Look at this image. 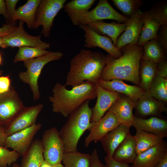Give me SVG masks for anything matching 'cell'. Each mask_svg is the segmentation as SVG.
<instances>
[{"label": "cell", "mask_w": 167, "mask_h": 167, "mask_svg": "<svg viewBox=\"0 0 167 167\" xmlns=\"http://www.w3.org/2000/svg\"><path fill=\"white\" fill-rule=\"evenodd\" d=\"M66 86L56 84L52 90V95L49 97L53 111L65 118H67L86 100L96 97V83L85 81L71 90Z\"/></svg>", "instance_id": "cell-3"}, {"label": "cell", "mask_w": 167, "mask_h": 167, "mask_svg": "<svg viewBox=\"0 0 167 167\" xmlns=\"http://www.w3.org/2000/svg\"><path fill=\"white\" fill-rule=\"evenodd\" d=\"M84 32V46L88 48L98 47L106 51L113 57L118 58L122 55L120 50L118 49L109 37L96 32L87 25L79 26Z\"/></svg>", "instance_id": "cell-14"}, {"label": "cell", "mask_w": 167, "mask_h": 167, "mask_svg": "<svg viewBox=\"0 0 167 167\" xmlns=\"http://www.w3.org/2000/svg\"><path fill=\"white\" fill-rule=\"evenodd\" d=\"M147 11L149 16L161 25H167L166 1H160L156 3Z\"/></svg>", "instance_id": "cell-36"}, {"label": "cell", "mask_w": 167, "mask_h": 167, "mask_svg": "<svg viewBox=\"0 0 167 167\" xmlns=\"http://www.w3.org/2000/svg\"><path fill=\"white\" fill-rule=\"evenodd\" d=\"M62 161L63 167H90L91 156L77 151L65 152Z\"/></svg>", "instance_id": "cell-31"}, {"label": "cell", "mask_w": 167, "mask_h": 167, "mask_svg": "<svg viewBox=\"0 0 167 167\" xmlns=\"http://www.w3.org/2000/svg\"><path fill=\"white\" fill-rule=\"evenodd\" d=\"M22 156L20 167H41L44 161L41 140L33 141Z\"/></svg>", "instance_id": "cell-26"}, {"label": "cell", "mask_w": 167, "mask_h": 167, "mask_svg": "<svg viewBox=\"0 0 167 167\" xmlns=\"http://www.w3.org/2000/svg\"><path fill=\"white\" fill-rule=\"evenodd\" d=\"M41 0H28L16 9L13 18L14 21L17 23L18 20L22 21L26 23L29 28H33L36 13Z\"/></svg>", "instance_id": "cell-25"}, {"label": "cell", "mask_w": 167, "mask_h": 167, "mask_svg": "<svg viewBox=\"0 0 167 167\" xmlns=\"http://www.w3.org/2000/svg\"><path fill=\"white\" fill-rule=\"evenodd\" d=\"M114 5L125 16L129 18L139 10L143 4L142 0H112Z\"/></svg>", "instance_id": "cell-34"}, {"label": "cell", "mask_w": 167, "mask_h": 167, "mask_svg": "<svg viewBox=\"0 0 167 167\" xmlns=\"http://www.w3.org/2000/svg\"><path fill=\"white\" fill-rule=\"evenodd\" d=\"M72 24L79 26L104 19L116 20L118 23H126L129 18L116 11L107 0H100L92 10L86 12L68 15Z\"/></svg>", "instance_id": "cell-6"}, {"label": "cell", "mask_w": 167, "mask_h": 167, "mask_svg": "<svg viewBox=\"0 0 167 167\" xmlns=\"http://www.w3.org/2000/svg\"><path fill=\"white\" fill-rule=\"evenodd\" d=\"M151 96L165 104L167 103V79L156 75L149 90Z\"/></svg>", "instance_id": "cell-32"}, {"label": "cell", "mask_w": 167, "mask_h": 167, "mask_svg": "<svg viewBox=\"0 0 167 167\" xmlns=\"http://www.w3.org/2000/svg\"><path fill=\"white\" fill-rule=\"evenodd\" d=\"M52 167H63V165L61 164L60 163L57 165H54L51 166Z\"/></svg>", "instance_id": "cell-49"}, {"label": "cell", "mask_w": 167, "mask_h": 167, "mask_svg": "<svg viewBox=\"0 0 167 167\" xmlns=\"http://www.w3.org/2000/svg\"><path fill=\"white\" fill-rule=\"evenodd\" d=\"M12 167H20V166L18 164L15 163L13 164Z\"/></svg>", "instance_id": "cell-51"}, {"label": "cell", "mask_w": 167, "mask_h": 167, "mask_svg": "<svg viewBox=\"0 0 167 167\" xmlns=\"http://www.w3.org/2000/svg\"><path fill=\"white\" fill-rule=\"evenodd\" d=\"M97 82L104 89L126 95L135 102L146 92L139 86L127 84L120 79L104 81L100 79Z\"/></svg>", "instance_id": "cell-20"}, {"label": "cell", "mask_w": 167, "mask_h": 167, "mask_svg": "<svg viewBox=\"0 0 167 167\" xmlns=\"http://www.w3.org/2000/svg\"><path fill=\"white\" fill-rule=\"evenodd\" d=\"M20 156L15 150L11 151L0 144V167H7L15 163Z\"/></svg>", "instance_id": "cell-37"}, {"label": "cell", "mask_w": 167, "mask_h": 167, "mask_svg": "<svg viewBox=\"0 0 167 167\" xmlns=\"http://www.w3.org/2000/svg\"><path fill=\"white\" fill-rule=\"evenodd\" d=\"M6 137L5 127L0 125V144L2 146H4Z\"/></svg>", "instance_id": "cell-45"}, {"label": "cell", "mask_w": 167, "mask_h": 167, "mask_svg": "<svg viewBox=\"0 0 167 167\" xmlns=\"http://www.w3.org/2000/svg\"><path fill=\"white\" fill-rule=\"evenodd\" d=\"M90 101H85L70 114L59 131L64 144L65 153L77 151V145L80 137L91 126L92 109L89 105Z\"/></svg>", "instance_id": "cell-4"}, {"label": "cell", "mask_w": 167, "mask_h": 167, "mask_svg": "<svg viewBox=\"0 0 167 167\" xmlns=\"http://www.w3.org/2000/svg\"><path fill=\"white\" fill-rule=\"evenodd\" d=\"M17 26L5 24L0 28V37H2L12 33L16 29Z\"/></svg>", "instance_id": "cell-44"}, {"label": "cell", "mask_w": 167, "mask_h": 167, "mask_svg": "<svg viewBox=\"0 0 167 167\" xmlns=\"http://www.w3.org/2000/svg\"><path fill=\"white\" fill-rule=\"evenodd\" d=\"M87 25L98 33L109 38L115 46L120 35L125 30L127 27L126 23H108L103 20L94 22Z\"/></svg>", "instance_id": "cell-23"}, {"label": "cell", "mask_w": 167, "mask_h": 167, "mask_svg": "<svg viewBox=\"0 0 167 167\" xmlns=\"http://www.w3.org/2000/svg\"><path fill=\"white\" fill-rule=\"evenodd\" d=\"M24 22L19 20L18 26L12 33L2 37V48H19L24 46L36 47L45 49L50 47L49 43L41 40V36H33L28 33L24 29Z\"/></svg>", "instance_id": "cell-9"}, {"label": "cell", "mask_w": 167, "mask_h": 167, "mask_svg": "<svg viewBox=\"0 0 167 167\" xmlns=\"http://www.w3.org/2000/svg\"><path fill=\"white\" fill-rule=\"evenodd\" d=\"M155 167H167V153Z\"/></svg>", "instance_id": "cell-47"}, {"label": "cell", "mask_w": 167, "mask_h": 167, "mask_svg": "<svg viewBox=\"0 0 167 167\" xmlns=\"http://www.w3.org/2000/svg\"><path fill=\"white\" fill-rule=\"evenodd\" d=\"M7 13V8L5 1L0 0V15H2L5 18Z\"/></svg>", "instance_id": "cell-46"}, {"label": "cell", "mask_w": 167, "mask_h": 167, "mask_svg": "<svg viewBox=\"0 0 167 167\" xmlns=\"http://www.w3.org/2000/svg\"><path fill=\"white\" fill-rule=\"evenodd\" d=\"M24 107L13 87L11 86L6 92L0 93V125H7Z\"/></svg>", "instance_id": "cell-10"}, {"label": "cell", "mask_w": 167, "mask_h": 167, "mask_svg": "<svg viewBox=\"0 0 167 167\" xmlns=\"http://www.w3.org/2000/svg\"><path fill=\"white\" fill-rule=\"evenodd\" d=\"M43 107L41 104L30 107L25 106L5 127L7 137L36 124L37 117Z\"/></svg>", "instance_id": "cell-11"}, {"label": "cell", "mask_w": 167, "mask_h": 167, "mask_svg": "<svg viewBox=\"0 0 167 167\" xmlns=\"http://www.w3.org/2000/svg\"><path fill=\"white\" fill-rule=\"evenodd\" d=\"M97 101L92 109L91 122H96L101 118L118 98L120 93L106 90L96 83Z\"/></svg>", "instance_id": "cell-17"}, {"label": "cell", "mask_w": 167, "mask_h": 167, "mask_svg": "<svg viewBox=\"0 0 167 167\" xmlns=\"http://www.w3.org/2000/svg\"><path fill=\"white\" fill-rule=\"evenodd\" d=\"M143 53L141 60L158 64L166 59L167 54L159 44L157 39L150 40L143 46Z\"/></svg>", "instance_id": "cell-30"}, {"label": "cell", "mask_w": 167, "mask_h": 167, "mask_svg": "<svg viewBox=\"0 0 167 167\" xmlns=\"http://www.w3.org/2000/svg\"><path fill=\"white\" fill-rule=\"evenodd\" d=\"M127 28L115 45L119 50L129 45H137L143 24V12L140 10L129 18Z\"/></svg>", "instance_id": "cell-15"}, {"label": "cell", "mask_w": 167, "mask_h": 167, "mask_svg": "<svg viewBox=\"0 0 167 167\" xmlns=\"http://www.w3.org/2000/svg\"><path fill=\"white\" fill-rule=\"evenodd\" d=\"M133 137L135 142L137 155L155 146L163 139L153 134L138 129H136V134Z\"/></svg>", "instance_id": "cell-28"}, {"label": "cell", "mask_w": 167, "mask_h": 167, "mask_svg": "<svg viewBox=\"0 0 167 167\" xmlns=\"http://www.w3.org/2000/svg\"><path fill=\"white\" fill-rule=\"evenodd\" d=\"M143 24L137 45L140 47L146 42L157 39L158 32L161 25L152 19L147 11L143 12Z\"/></svg>", "instance_id": "cell-29"}, {"label": "cell", "mask_w": 167, "mask_h": 167, "mask_svg": "<svg viewBox=\"0 0 167 167\" xmlns=\"http://www.w3.org/2000/svg\"><path fill=\"white\" fill-rule=\"evenodd\" d=\"M2 70H0V76L2 75Z\"/></svg>", "instance_id": "cell-53"}, {"label": "cell", "mask_w": 167, "mask_h": 167, "mask_svg": "<svg viewBox=\"0 0 167 167\" xmlns=\"http://www.w3.org/2000/svg\"><path fill=\"white\" fill-rule=\"evenodd\" d=\"M95 0H72L66 2L63 6L67 15L83 13L89 11Z\"/></svg>", "instance_id": "cell-35"}, {"label": "cell", "mask_w": 167, "mask_h": 167, "mask_svg": "<svg viewBox=\"0 0 167 167\" xmlns=\"http://www.w3.org/2000/svg\"><path fill=\"white\" fill-rule=\"evenodd\" d=\"M157 64L151 61L141 60L139 69L140 83L139 85L148 92L150 85L157 75Z\"/></svg>", "instance_id": "cell-27"}, {"label": "cell", "mask_w": 167, "mask_h": 167, "mask_svg": "<svg viewBox=\"0 0 167 167\" xmlns=\"http://www.w3.org/2000/svg\"><path fill=\"white\" fill-rule=\"evenodd\" d=\"M134 108L137 113L143 117L161 118L163 112H166V104L159 101L146 92L135 102Z\"/></svg>", "instance_id": "cell-18"}, {"label": "cell", "mask_w": 167, "mask_h": 167, "mask_svg": "<svg viewBox=\"0 0 167 167\" xmlns=\"http://www.w3.org/2000/svg\"><path fill=\"white\" fill-rule=\"evenodd\" d=\"M63 55L60 51H50L39 57L24 62L27 70L20 72L19 77L22 82L29 85L34 101L38 99L40 97L38 81L44 67L50 62L60 59Z\"/></svg>", "instance_id": "cell-5"}, {"label": "cell", "mask_w": 167, "mask_h": 167, "mask_svg": "<svg viewBox=\"0 0 167 167\" xmlns=\"http://www.w3.org/2000/svg\"><path fill=\"white\" fill-rule=\"evenodd\" d=\"M136 156L135 141L130 133L115 150L112 157L118 162L129 164L133 163Z\"/></svg>", "instance_id": "cell-24"}, {"label": "cell", "mask_w": 167, "mask_h": 167, "mask_svg": "<svg viewBox=\"0 0 167 167\" xmlns=\"http://www.w3.org/2000/svg\"><path fill=\"white\" fill-rule=\"evenodd\" d=\"M41 127V123L36 124L7 136L4 146L6 148H11L20 156H23L29 148L35 135Z\"/></svg>", "instance_id": "cell-13"}, {"label": "cell", "mask_w": 167, "mask_h": 167, "mask_svg": "<svg viewBox=\"0 0 167 167\" xmlns=\"http://www.w3.org/2000/svg\"><path fill=\"white\" fill-rule=\"evenodd\" d=\"M19 48L13 60L15 63L37 58L50 51L36 47L24 46Z\"/></svg>", "instance_id": "cell-33"}, {"label": "cell", "mask_w": 167, "mask_h": 167, "mask_svg": "<svg viewBox=\"0 0 167 167\" xmlns=\"http://www.w3.org/2000/svg\"><path fill=\"white\" fill-rule=\"evenodd\" d=\"M5 1L7 8L6 22L7 24L17 26V23L14 21L13 18L16 10V5L19 0H6Z\"/></svg>", "instance_id": "cell-38"}, {"label": "cell", "mask_w": 167, "mask_h": 167, "mask_svg": "<svg viewBox=\"0 0 167 167\" xmlns=\"http://www.w3.org/2000/svg\"><path fill=\"white\" fill-rule=\"evenodd\" d=\"M11 83L9 76H0V93L8 91L11 87Z\"/></svg>", "instance_id": "cell-41"}, {"label": "cell", "mask_w": 167, "mask_h": 167, "mask_svg": "<svg viewBox=\"0 0 167 167\" xmlns=\"http://www.w3.org/2000/svg\"><path fill=\"white\" fill-rule=\"evenodd\" d=\"M157 40L163 49L167 53V25L160 26L157 36Z\"/></svg>", "instance_id": "cell-39"}, {"label": "cell", "mask_w": 167, "mask_h": 167, "mask_svg": "<svg viewBox=\"0 0 167 167\" xmlns=\"http://www.w3.org/2000/svg\"><path fill=\"white\" fill-rule=\"evenodd\" d=\"M106 62V56L101 52L81 49L70 61L65 85L73 87L85 81L97 82L101 79Z\"/></svg>", "instance_id": "cell-2"}, {"label": "cell", "mask_w": 167, "mask_h": 167, "mask_svg": "<svg viewBox=\"0 0 167 167\" xmlns=\"http://www.w3.org/2000/svg\"><path fill=\"white\" fill-rule=\"evenodd\" d=\"M105 165L107 167H129L131 165L129 164L122 163L114 160L112 157L106 155L105 158Z\"/></svg>", "instance_id": "cell-42"}, {"label": "cell", "mask_w": 167, "mask_h": 167, "mask_svg": "<svg viewBox=\"0 0 167 167\" xmlns=\"http://www.w3.org/2000/svg\"><path fill=\"white\" fill-rule=\"evenodd\" d=\"M132 126L163 138L167 137V121L161 118L151 117L145 119L134 116Z\"/></svg>", "instance_id": "cell-21"}, {"label": "cell", "mask_w": 167, "mask_h": 167, "mask_svg": "<svg viewBox=\"0 0 167 167\" xmlns=\"http://www.w3.org/2000/svg\"><path fill=\"white\" fill-rule=\"evenodd\" d=\"M41 167H52V166L44 160Z\"/></svg>", "instance_id": "cell-48"}, {"label": "cell", "mask_w": 167, "mask_h": 167, "mask_svg": "<svg viewBox=\"0 0 167 167\" xmlns=\"http://www.w3.org/2000/svg\"><path fill=\"white\" fill-rule=\"evenodd\" d=\"M66 0H41L37 8L33 29L42 27L41 34L46 37L50 36L55 17L63 8Z\"/></svg>", "instance_id": "cell-7"}, {"label": "cell", "mask_w": 167, "mask_h": 167, "mask_svg": "<svg viewBox=\"0 0 167 167\" xmlns=\"http://www.w3.org/2000/svg\"><path fill=\"white\" fill-rule=\"evenodd\" d=\"M91 156L90 167H107L101 161L96 149H94Z\"/></svg>", "instance_id": "cell-40"}, {"label": "cell", "mask_w": 167, "mask_h": 167, "mask_svg": "<svg viewBox=\"0 0 167 167\" xmlns=\"http://www.w3.org/2000/svg\"><path fill=\"white\" fill-rule=\"evenodd\" d=\"M157 75L167 79V61L166 59L157 64Z\"/></svg>", "instance_id": "cell-43"}, {"label": "cell", "mask_w": 167, "mask_h": 167, "mask_svg": "<svg viewBox=\"0 0 167 167\" xmlns=\"http://www.w3.org/2000/svg\"><path fill=\"white\" fill-rule=\"evenodd\" d=\"M135 105V102L130 97L120 93L109 110L114 114L120 124L130 129L134 121L132 111Z\"/></svg>", "instance_id": "cell-16"}, {"label": "cell", "mask_w": 167, "mask_h": 167, "mask_svg": "<svg viewBox=\"0 0 167 167\" xmlns=\"http://www.w3.org/2000/svg\"><path fill=\"white\" fill-rule=\"evenodd\" d=\"M130 133V128L120 124L103 137L100 141L104 150L109 157Z\"/></svg>", "instance_id": "cell-22"}, {"label": "cell", "mask_w": 167, "mask_h": 167, "mask_svg": "<svg viewBox=\"0 0 167 167\" xmlns=\"http://www.w3.org/2000/svg\"><path fill=\"white\" fill-rule=\"evenodd\" d=\"M2 62V58L1 54H0V65L1 64Z\"/></svg>", "instance_id": "cell-52"}, {"label": "cell", "mask_w": 167, "mask_h": 167, "mask_svg": "<svg viewBox=\"0 0 167 167\" xmlns=\"http://www.w3.org/2000/svg\"><path fill=\"white\" fill-rule=\"evenodd\" d=\"M91 122V126L88 130L89 133L85 139L86 147H88L92 142L100 141L109 132L120 124L114 114L109 110L99 120Z\"/></svg>", "instance_id": "cell-12"}, {"label": "cell", "mask_w": 167, "mask_h": 167, "mask_svg": "<svg viewBox=\"0 0 167 167\" xmlns=\"http://www.w3.org/2000/svg\"><path fill=\"white\" fill-rule=\"evenodd\" d=\"M3 45V42L2 37H0V47L2 48Z\"/></svg>", "instance_id": "cell-50"}, {"label": "cell", "mask_w": 167, "mask_h": 167, "mask_svg": "<svg viewBox=\"0 0 167 167\" xmlns=\"http://www.w3.org/2000/svg\"><path fill=\"white\" fill-rule=\"evenodd\" d=\"M120 50L122 55L118 58H114L109 54L106 56V64L101 79L125 80L139 86L140 63L143 53V47L129 45Z\"/></svg>", "instance_id": "cell-1"}, {"label": "cell", "mask_w": 167, "mask_h": 167, "mask_svg": "<svg viewBox=\"0 0 167 167\" xmlns=\"http://www.w3.org/2000/svg\"><path fill=\"white\" fill-rule=\"evenodd\" d=\"M167 153V143L163 139L155 146L137 156L132 167H155Z\"/></svg>", "instance_id": "cell-19"}, {"label": "cell", "mask_w": 167, "mask_h": 167, "mask_svg": "<svg viewBox=\"0 0 167 167\" xmlns=\"http://www.w3.org/2000/svg\"><path fill=\"white\" fill-rule=\"evenodd\" d=\"M41 140L44 160L51 166L61 163L64 147L57 128L45 131Z\"/></svg>", "instance_id": "cell-8"}]
</instances>
